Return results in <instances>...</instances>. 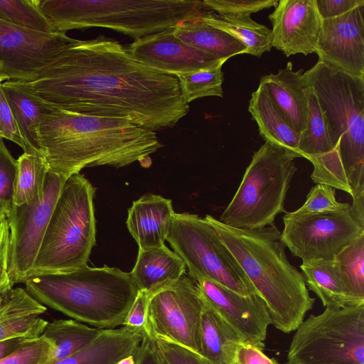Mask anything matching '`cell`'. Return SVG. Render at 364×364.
<instances>
[{
  "mask_svg": "<svg viewBox=\"0 0 364 364\" xmlns=\"http://www.w3.org/2000/svg\"><path fill=\"white\" fill-rule=\"evenodd\" d=\"M22 82L67 111L125 119L154 132L174 127L189 112L176 75L143 65L104 36L77 40Z\"/></svg>",
  "mask_w": 364,
  "mask_h": 364,
  "instance_id": "6da1fadb",
  "label": "cell"
},
{
  "mask_svg": "<svg viewBox=\"0 0 364 364\" xmlns=\"http://www.w3.org/2000/svg\"><path fill=\"white\" fill-rule=\"evenodd\" d=\"M39 154L48 171L68 178L87 167H147L163 146L156 132L125 119L72 112L49 102L41 117Z\"/></svg>",
  "mask_w": 364,
  "mask_h": 364,
  "instance_id": "7a4b0ae2",
  "label": "cell"
},
{
  "mask_svg": "<svg viewBox=\"0 0 364 364\" xmlns=\"http://www.w3.org/2000/svg\"><path fill=\"white\" fill-rule=\"evenodd\" d=\"M326 117L334 150L313 158L311 180L350 194L364 193V78L317 63L304 73Z\"/></svg>",
  "mask_w": 364,
  "mask_h": 364,
  "instance_id": "3957f363",
  "label": "cell"
},
{
  "mask_svg": "<svg viewBox=\"0 0 364 364\" xmlns=\"http://www.w3.org/2000/svg\"><path fill=\"white\" fill-rule=\"evenodd\" d=\"M204 218L265 302L271 324L283 333L295 331L313 308L315 299L310 296L302 273L289 262L276 225L242 230L229 227L210 215Z\"/></svg>",
  "mask_w": 364,
  "mask_h": 364,
  "instance_id": "277c9868",
  "label": "cell"
},
{
  "mask_svg": "<svg viewBox=\"0 0 364 364\" xmlns=\"http://www.w3.org/2000/svg\"><path fill=\"white\" fill-rule=\"evenodd\" d=\"M24 284L44 306L103 330L124 326L138 294L130 272L107 266L34 276Z\"/></svg>",
  "mask_w": 364,
  "mask_h": 364,
  "instance_id": "5b68a950",
  "label": "cell"
},
{
  "mask_svg": "<svg viewBox=\"0 0 364 364\" xmlns=\"http://www.w3.org/2000/svg\"><path fill=\"white\" fill-rule=\"evenodd\" d=\"M55 32L110 28L134 41L173 28L207 10L199 0H39Z\"/></svg>",
  "mask_w": 364,
  "mask_h": 364,
  "instance_id": "8992f818",
  "label": "cell"
},
{
  "mask_svg": "<svg viewBox=\"0 0 364 364\" xmlns=\"http://www.w3.org/2000/svg\"><path fill=\"white\" fill-rule=\"evenodd\" d=\"M95 188L80 173L65 181L30 277L73 271L87 265L95 245Z\"/></svg>",
  "mask_w": 364,
  "mask_h": 364,
  "instance_id": "52a82bcc",
  "label": "cell"
},
{
  "mask_svg": "<svg viewBox=\"0 0 364 364\" xmlns=\"http://www.w3.org/2000/svg\"><path fill=\"white\" fill-rule=\"evenodd\" d=\"M295 154L265 142L254 152L242 181L220 217L231 228L258 230L274 225L296 171Z\"/></svg>",
  "mask_w": 364,
  "mask_h": 364,
  "instance_id": "ba28073f",
  "label": "cell"
},
{
  "mask_svg": "<svg viewBox=\"0 0 364 364\" xmlns=\"http://www.w3.org/2000/svg\"><path fill=\"white\" fill-rule=\"evenodd\" d=\"M295 331L288 364H364V304L326 308Z\"/></svg>",
  "mask_w": 364,
  "mask_h": 364,
  "instance_id": "9c48e42d",
  "label": "cell"
},
{
  "mask_svg": "<svg viewBox=\"0 0 364 364\" xmlns=\"http://www.w3.org/2000/svg\"><path fill=\"white\" fill-rule=\"evenodd\" d=\"M166 240L195 282L208 279L245 296L258 295L214 228L196 214L176 213Z\"/></svg>",
  "mask_w": 364,
  "mask_h": 364,
  "instance_id": "30bf717a",
  "label": "cell"
},
{
  "mask_svg": "<svg viewBox=\"0 0 364 364\" xmlns=\"http://www.w3.org/2000/svg\"><path fill=\"white\" fill-rule=\"evenodd\" d=\"M281 240L302 262L331 261L343 249L364 234V225L350 205L336 210L283 216Z\"/></svg>",
  "mask_w": 364,
  "mask_h": 364,
  "instance_id": "8fae6325",
  "label": "cell"
},
{
  "mask_svg": "<svg viewBox=\"0 0 364 364\" xmlns=\"http://www.w3.org/2000/svg\"><path fill=\"white\" fill-rule=\"evenodd\" d=\"M204 301L196 282L183 276L149 297L145 334L167 339L200 354V329Z\"/></svg>",
  "mask_w": 364,
  "mask_h": 364,
  "instance_id": "7c38bea8",
  "label": "cell"
},
{
  "mask_svg": "<svg viewBox=\"0 0 364 364\" xmlns=\"http://www.w3.org/2000/svg\"><path fill=\"white\" fill-rule=\"evenodd\" d=\"M67 178L48 171L43 196L29 203L13 205L6 218L9 228V274L14 284L24 283L30 277L46 228Z\"/></svg>",
  "mask_w": 364,
  "mask_h": 364,
  "instance_id": "4fadbf2b",
  "label": "cell"
},
{
  "mask_svg": "<svg viewBox=\"0 0 364 364\" xmlns=\"http://www.w3.org/2000/svg\"><path fill=\"white\" fill-rule=\"evenodd\" d=\"M76 41L64 33L38 32L0 20V65L9 80L26 82Z\"/></svg>",
  "mask_w": 364,
  "mask_h": 364,
  "instance_id": "5bb4252c",
  "label": "cell"
},
{
  "mask_svg": "<svg viewBox=\"0 0 364 364\" xmlns=\"http://www.w3.org/2000/svg\"><path fill=\"white\" fill-rule=\"evenodd\" d=\"M205 303L218 314L245 343L262 350L271 318L259 296H245L208 279L196 282Z\"/></svg>",
  "mask_w": 364,
  "mask_h": 364,
  "instance_id": "9a60e30c",
  "label": "cell"
},
{
  "mask_svg": "<svg viewBox=\"0 0 364 364\" xmlns=\"http://www.w3.org/2000/svg\"><path fill=\"white\" fill-rule=\"evenodd\" d=\"M316 53L318 61L364 78V5L322 20Z\"/></svg>",
  "mask_w": 364,
  "mask_h": 364,
  "instance_id": "2e32d148",
  "label": "cell"
},
{
  "mask_svg": "<svg viewBox=\"0 0 364 364\" xmlns=\"http://www.w3.org/2000/svg\"><path fill=\"white\" fill-rule=\"evenodd\" d=\"M125 48L143 65L175 75L215 68L228 60L181 41L174 36L173 28L139 38Z\"/></svg>",
  "mask_w": 364,
  "mask_h": 364,
  "instance_id": "e0dca14e",
  "label": "cell"
},
{
  "mask_svg": "<svg viewBox=\"0 0 364 364\" xmlns=\"http://www.w3.org/2000/svg\"><path fill=\"white\" fill-rule=\"evenodd\" d=\"M269 19L272 47L287 57L316 53L322 21L316 0H279Z\"/></svg>",
  "mask_w": 364,
  "mask_h": 364,
  "instance_id": "ac0fdd59",
  "label": "cell"
},
{
  "mask_svg": "<svg viewBox=\"0 0 364 364\" xmlns=\"http://www.w3.org/2000/svg\"><path fill=\"white\" fill-rule=\"evenodd\" d=\"M304 70H293V64L288 62L286 67L275 73L262 76L261 85L278 111L298 134L305 129L309 102V86Z\"/></svg>",
  "mask_w": 364,
  "mask_h": 364,
  "instance_id": "d6986e66",
  "label": "cell"
},
{
  "mask_svg": "<svg viewBox=\"0 0 364 364\" xmlns=\"http://www.w3.org/2000/svg\"><path fill=\"white\" fill-rule=\"evenodd\" d=\"M174 213L171 200L159 195L146 194L133 202L127 226L139 249L165 245Z\"/></svg>",
  "mask_w": 364,
  "mask_h": 364,
  "instance_id": "ffe728a7",
  "label": "cell"
},
{
  "mask_svg": "<svg viewBox=\"0 0 364 364\" xmlns=\"http://www.w3.org/2000/svg\"><path fill=\"white\" fill-rule=\"evenodd\" d=\"M46 310L26 289L13 288L0 297V342L41 336L48 322L39 316Z\"/></svg>",
  "mask_w": 364,
  "mask_h": 364,
  "instance_id": "44dd1931",
  "label": "cell"
},
{
  "mask_svg": "<svg viewBox=\"0 0 364 364\" xmlns=\"http://www.w3.org/2000/svg\"><path fill=\"white\" fill-rule=\"evenodd\" d=\"M186 270L181 257L166 245L139 249L135 265L130 272L138 291L149 297L181 278Z\"/></svg>",
  "mask_w": 364,
  "mask_h": 364,
  "instance_id": "7402d4cb",
  "label": "cell"
},
{
  "mask_svg": "<svg viewBox=\"0 0 364 364\" xmlns=\"http://www.w3.org/2000/svg\"><path fill=\"white\" fill-rule=\"evenodd\" d=\"M145 335L125 326L104 329L84 348L53 364H116L134 354Z\"/></svg>",
  "mask_w": 364,
  "mask_h": 364,
  "instance_id": "603a6c76",
  "label": "cell"
},
{
  "mask_svg": "<svg viewBox=\"0 0 364 364\" xmlns=\"http://www.w3.org/2000/svg\"><path fill=\"white\" fill-rule=\"evenodd\" d=\"M20 132L28 146V153L39 154L41 117L49 102L32 92L24 83L12 80L2 83Z\"/></svg>",
  "mask_w": 364,
  "mask_h": 364,
  "instance_id": "cb8c5ba5",
  "label": "cell"
},
{
  "mask_svg": "<svg viewBox=\"0 0 364 364\" xmlns=\"http://www.w3.org/2000/svg\"><path fill=\"white\" fill-rule=\"evenodd\" d=\"M248 111L256 122L259 134L265 142L279 146L301 158L298 150L300 134L290 127L259 85L252 93Z\"/></svg>",
  "mask_w": 364,
  "mask_h": 364,
  "instance_id": "d4e9b609",
  "label": "cell"
},
{
  "mask_svg": "<svg viewBox=\"0 0 364 364\" xmlns=\"http://www.w3.org/2000/svg\"><path fill=\"white\" fill-rule=\"evenodd\" d=\"M242 338L204 301L200 329V354L211 364H232Z\"/></svg>",
  "mask_w": 364,
  "mask_h": 364,
  "instance_id": "484cf974",
  "label": "cell"
},
{
  "mask_svg": "<svg viewBox=\"0 0 364 364\" xmlns=\"http://www.w3.org/2000/svg\"><path fill=\"white\" fill-rule=\"evenodd\" d=\"M203 14L176 25L173 28L174 36L195 48L220 58L229 59L234 55L246 53L247 48L242 43L228 33L204 22L201 19Z\"/></svg>",
  "mask_w": 364,
  "mask_h": 364,
  "instance_id": "4316f807",
  "label": "cell"
},
{
  "mask_svg": "<svg viewBox=\"0 0 364 364\" xmlns=\"http://www.w3.org/2000/svg\"><path fill=\"white\" fill-rule=\"evenodd\" d=\"M300 268L306 286L316 294L326 308L363 305L350 294L333 260L304 262Z\"/></svg>",
  "mask_w": 364,
  "mask_h": 364,
  "instance_id": "83f0119b",
  "label": "cell"
},
{
  "mask_svg": "<svg viewBox=\"0 0 364 364\" xmlns=\"http://www.w3.org/2000/svg\"><path fill=\"white\" fill-rule=\"evenodd\" d=\"M201 19L242 43L247 48V54L259 58L272 48V30L255 21L250 16L231 18L206 11Z\"/></svg>",
  "mask_w": 364,
  "mask_h": 364,
  "instance_id": "f1b7e54d",
  "label": "cell"
},
{
  "mask_svg": "<svg viewBox=\"0 0 364 364\" xmlns=\"http://www.w3.org/2000/svg\"><path fill=\"white\" fill-rule=\"evenodd\" d=\"M102 330L74 319H58L48 323L42 333L53 346L48 364H53L82 350Z\"/></svg>",
  "mask_w": 364,
  "mask_h": 364,
  "instance_id": "f546056e",
  "label": "cell"
},
{
  "mask_svg": "<svg viewBox=\"0 0 364 364\" xmlns=\"http://www.w3.org/2000/svg\"><path fill=\"white\" fill-rule=\"evenodd\" d=\"M308 95L307 120L305 129L300 134L298 150L301 158L309 161L331 153L334 146L326 117L309 86Z\"/></svg>",
  "mask_w": 364,
  "mask_h": 364,
  "instance_id": "4dcf8cb0",
  "label": "cell"
},
{
  "mask_svg": "<svg viewBox=\"0 0 364 364\" xmlns=\"http://www.w3.org/2000/svg\"><path fill=\"white\" fill-rule=\"evenodd\" d=\"M16 161L14 205H20L43 196L48 168L43 156L36 153L23 152Z\"/></svg>",
  "mask_w": 364,
  "mask_h": 364,
  "instance_id": "1f68e13d",
  "label": "cell"
},
{
  "mask_svg": "<svg viewBox=\"0 0 364 364\" xmlns=\"http://www.w3.org/2000/svg\"><path fill=\"white\" fill-rule=\"evenodd\" d=\"M333 261L350 294L364 304V234L343 249Z\"/></svg>",
  "mask_w": 364,
  "mask_h": 364,
  "instance_id": "d6a6232c",
  "label": "cell"
},
{
  "mask_svg": "<svg viewBox=\"0 0 364 364\" xmlns=\"http://www.w3.org/2000/svg\"><path fill=\"white\" fill-rule=\"evenodd\" d=\"M0 20L31 31L57 33L41 11L39 0H0Z\"/></svg>",
  "mask_w": 364,
  "mask_h": 364,
  "instance_id": "836d02e7",
  "label": "cell"
},
{
  "mask_svg": "<svg viewBox=\"0 0 364 364\" xmlns=\"http://www.w3.org/2000/svg\"><path fill=\"white\" fill-rule=\"evenodd\" d=\"M223 65L176 75L183 97L188 104L205 97H223Z\"/></svg>",
  "mask_w": 364,
  "mask_h": 364,
  "instance_id": "e575fe53",
  "label": "cell"
},
{
  "mask_svg": "<svg viewBox=\"0 0 364 364\" xmlns=\"http://www.w3.org/2000/svg\"><path fill=\"white\" fill-rule=\"evenodd\" d=\"M17 161L0 138V222L6 219L14 205Z\"/></svg>",
  "mask_w": 364,
  "mask_h": 364,
  "instance_id": "d590c367",
  "label": "cell"
},
{
  "mask_svg": "<svg viewBox=\"0 0 364 364\" xmlns=\"http://www.w3.org/2000/svg\"><path fill=\"white\" fill-rule=\"evenodd\" d=\"M53 351V344L41 335L27 339L16 350L1 359L0 364H48Z\"/></svg>",
  "mask_w": 364,
  "mask_h": 364,
  "instance_id": "8d00e7d4",
  "label": "cell"
},
{
  "mask_svg": "<svg viewBox=\"0 0 364 364\" xmlns=\"http://www.w3.org/2000/svg\"><path fill=\"white\" fill-rule=\"evenodd\" d=\"M277 0H204L206 10L231 18L250 16L252 14L276 6Z\"/></svg>",
  "mask_w": 364,
  "mask_h": 364,
  "instance_id": "74e56055",
  "label": "cell"
},
{
  "mask_svg": "<svg viewBox=\"0 0 364 364\" xmlns=\"http://www.w3.org/2000/svg\"><path fill=\"white\" fill-rule=\"evenodd\" d=\"M349 205V203H341L336 200L333 187L318 183L309 191L303 205L296 210L289 213L291 215H311L336 210Z\"/></svg>",
  "mask_w": 364,
  "mask_h": 364,
  "instance_id": "f35d334b",
  "label": "cell"
},
{
  "mask_svg": "<svg viewBox=\"0 0 364 364\" xmlns=\"http://www.w3.org/2000/svg\"><path fill=\"white\" fill-rule=\"evenodd\" d=\"M152 339L165 364H211L200 354L186 346L167 339Z\"/></svg>",
  "mask_w": 364,
  "mask_h": 364,
  "instance_id": "ab89813d",
  "label": "cell"
},
{
  "mask_svg": "<svg viewBox=\"0 0 364 364\" xmlns=\"http://www.w3.org/2000/svg\"><path fill=\"white\" fill-rule=\"evenodd\" d=\"M0 138L9 139L23 149V152L28 151L26 143L6 98L2 81H0Z\"/></svg>",
  "mask_w": 364,
  "mask_h": 364,
  "instance_id": "60d3db41",
  "label": "cell"
},
{
  "mask_svg": "<svg viewBox=\"0 0 364 364\" xmlns=\"http://www.w3.org/2000/svg\"><path fill=\"white\" fill-rule=\"evenodd\" d=\"M9 228L6 219L0 222V297L13 288L9 274Z\"/></svg>",
  "mask_w": 364,
  "mask_h": 364,
  "instance_id": "b9f144b4",
  "label": "cell"
},
{
  "mask_svg": "<svg viewBox=\"0 0 364 364\" xmlns=\"http://www.w3.org/2000/svg\"><path fill=\"white\" fill-rule=\"evenodd\" d=\"M316 4L318 14L323 20L339 16L364 5V0H316Z\"/></svg>",
  "mask_w": 364,
  "mask_h": 364,
  "instance_id": "7bdbcfd3",
  "label": "cell"
},
{
  "mask_svg": "<svg viewBox=\"0 0 364 364\" xmlns=\"http://www.w3.org/2000/svg\"><path fill=\"white\" fill-rule=\"evenodd\" d=\"M149 299V296L146 293L138 291L124 326L134 330L144 331Z\"/></svg>",
  "mask_w": 364,
  "mask_h": 364,
  "instance_id": "ee69618b",
  "label": "cell"
},
{
  "mask_svg": "<svg viewBox=\"0 0 364 364\" xmlns=\"http://www.w3.org/2000/svg\"><path fill=\"white\" fill-rule=\"evenodd\" d=\"M232 364H278L263 353V350L249 344H242L237 351Z\"/></svg>",
  "mask_w": 364,
  "mask_h": 364,
  "instance_id": "f6af8a7d",
  "label": "cell"
},
{
  "mask_svg": "<svg viewBox=\"0 0 364 364\" xmlns=\"http://www.w3.org/2000/svg\"><path fill=\"white\" fill-rule=\"evenodd\" d=\"M135 364H165L159 355L154 341L146 335L134 353Z\"/></svg>",
  "mask_w": 364,
  "mask_h": 364,
  "instance_id": "bcb514c9",
  "label": "cell"
},
{
  "mask_svg": "<svg viewBox=\"0 0 364 364\" xmlns=\"http://www.w3.org/2000/svg\"><path fill=\"white\" fill-rule=\"evenodd\" d=\"M27 338H15L0 342V360L8 356L20 348Z\"/></svg>",
  "mask_w": 364,
  "mask_h": 364,
  "instance_id": "7dc6e473",
  "label": "cell"
},
{
  "mask_svg": "<svg viewBox=\"0 0 364 364\" xmlns=\"http://www.w3.org/2000/svg\"><path fill=\"white\" fill-rule=\"evenodd\" d=\"M352 199L353 203L350 208L358 220L364 225V193L358 195Z\"/></svg>",
  "mask_w": 364,
  "mask_h": 364,
  "instance_id": "c3c4849f",
  "label": "cell"
},
{
  "mask_svg": "<svg viewBox=\"0 0 364 364\" xmlns=\"http://www.w3.org/2000/svg\"><path fill=\"white\" fill-rule=\"evenodd\" d=\"M116 364H135L134 354L122 358Z\"/></svg>",
  "mask_w": 364,
  "mask_h": 364,
  "instance_id": "681fc988",
  "label": "cell"
},
{
  "mask_svg": "<svg viewBox=\"0 0 364 364\" xmlns=\"http://www.w3.org/2000/svg\"><path fill=\"white\" fill-rule=\"evenodd\" d=\"M5 80H8V77L4 74L1 66L0 65V81H4Z\"/></svg>",
  "mask_w": 364,
  "mask_h": 364,
  "instance_id": "f907efd6",
  "label": "cell"
},
{
  "mask_svg": "<svg viewBox=\"0 0 364 364\" xmlns=\"http://www.w3.org/2000/svg\"><path fill=\"white\" fill-rule=\"evenodd\" d=\"M282 364H288L287 363H282Z\"/></svg>",
  "mask_w": 364,
  "mask_h": 364,
  "instance_id": "816d5d0a",
  "label": "cell"
}]
</instances>
